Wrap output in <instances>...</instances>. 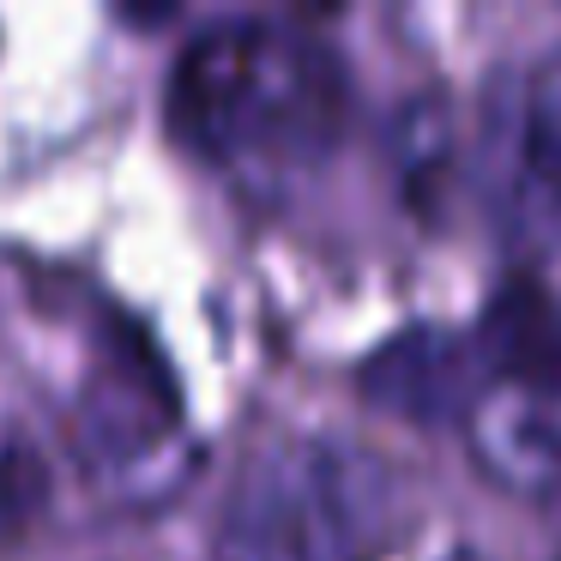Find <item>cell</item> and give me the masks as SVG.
Instances as JSON below:
<instances>
[{"label": "cell", "mask_w": 561, "mask_h": 561, "mask_svg": "<svg viewBox=\"0 0 561 561\" xmlns=\"http://www.w3.org/2000/svg\"><path fill=\"white\" fill-rule=\"evenodd\" d=\"M49 507V471L25 440H0V543H19Z\"/></svg>", "instance_id": "cell-6"}, {"label": "cell", "mask_w": 561, "mask_h": 561, "mask_svg": "<svg viewBox=\"0 0 561 561\" xmlns=\"http://www.w3.org/2000/svg\"><path fill=\"white\" fill-rule=\"evenodd\" d=\"M170 122L248 187L314 170L344 122V79L320 43L266 19L199 31L170 73Z\"/></svg>", "instance_id": "cell-1"}, {"label": "cell", "mask_w": 561, "mask_h": 561, "mask_svg": "<svg viewBox=\"0 0 561 561\" xmlns=\"http://www.w3.org/2000/svg\"><path fill=\"white\" fill-rule=\"evenodd\" d=\"M465 440L501 489L556 495L561 489V368H507L477 387Z\"/></svg>", "instance_id": "cell-3"}, {"label": "cell", "mask_w": 561, "mask_h": 561, "mask_svg": "<svg viewBox=\"0 0 561 561\" xmlns=\"http://www.w3.org/2000/svg\"><path fill=\"white\" fill-rule=\"evenodd\" d=\"M513 151H519L525 194H531L537 206L561 211V43L525 73V85H519Z\"/></svg>", "instance_id": "cell-5"}, {"label": "cell", "mask_w": 561, "mask_h": 561, "mask_svg": "<svg viewBox=\"0 0 561 561\" xmlns=\"http://www.w3.org/2000/svg\"><path fill=\"white\" fill-rule=\"evenodd\" d=\"M399 489L380 453L344 435H272L236 465L211 561H368Z\"/></svg>", "instance_id": "cell-2"}, {"label": "cell", "mask_w": 561, "mask_h": 561, "mask_svg": "<svg viewBox=\"0 0 561 561\" xmlns=\"http://www.w3.org/2000/svg\"><path fill=\"white\" fill-rule=\"evenodd\" d=\"M363 392L380 411L404 416V423H453V416L465 423V411L477 399L471 356L447 332H428V327L399 332L363 363Z\"/></svg>", "instance_id": "cell-4"}, {"label": "cell", "mask_w": 561, "mask_h": 561, "mask_svg": "<svg viewBox=\"0 0 561 561\" xmlns=\"http://www.w3.org/2000/svg\"><path fill=\"white\" fill-rule=\"evenodd\" d=\"M447 561H471V556H447Z\"/></svg>", "instance_id": "cell-7"}]
</instances>
